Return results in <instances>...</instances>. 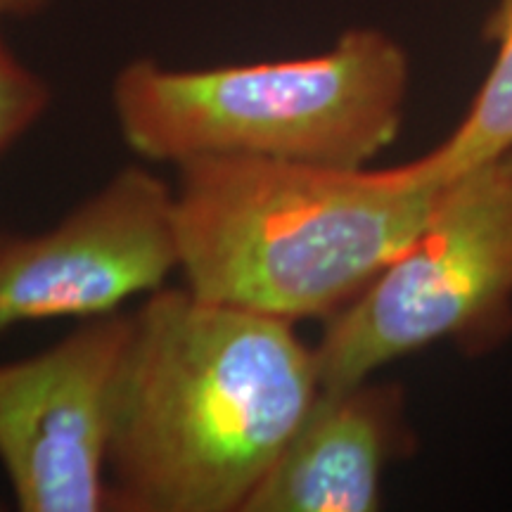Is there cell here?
Returning a JSON list of instances; mask_svg holds the SVG:
<instances>
[{"label": "cell", "mask_w": 512, "mask_h": 512, "mask_svg": "<svg viewBox=\"0 0 512 512\" xmlns=\"http://www.w3.org/2000/svg\"><path fill=\"white\" fill-rule=\"evenodd\" d=\"M318 394L292 320L152 292L114 387L107 510L245 512Z\"/></svg>", "instance_id": "6da1fadb"}, {"label": "cell", "mask_w": 512, "mask_h": 512, "mask_svg": "<svg viewBox=\"0 0 512 512\" xmlns=\"http://www.w3.org/2000/svg\"><path fill=\"white\" fill-rule=\"evenodd\" d=\"M176 169L185 287L292 323L356 299L453 185L425 157L392 169L204 157Z\"/></svg>", "instance_id": "7a4b0ae2"}, {"label": "cell", "mask_w": 512, "mask_h": 512, "mask_svg": "<svg viewBox=\"0 0 512 512\" xmlns=\"http://www.w3.org/2000/svg\"><path fill=\"white\" fill-rule=\"evenodd\" d=\"M411 67L380 29L292 60L174 69L133 60L112 83L126 145L150 162L252 157L368 166L401 131Z\"/></svg>", "instance_id": "3957f363"}, {"label": "cell", "mask_w": 512, "mask_h": 512, "mask_svg": "<svg viewBox=\"0 0 512 512\" xmlns=\"http://www.w3.org/2000/svg\"><path fill=\"white\" fill-rule=\"evenodd\" d=\"M512 181L496 162L451 185L418 238L356 299L332 313L316 349L323 392L370 380L439 339L508 323Z\"/></svg>", "instance_id": "277c9868"}, {"label": "cell", "mask_w": 512, "mask_h": 512, "mask_svg": "<svg viewBox=\"0 0 512 512\" xmlns=\"http://www.w3.org/2000/svg\"><path fill=\"white\" fill-rule=\"evenodd\" d=\"M181 268L176 190L126 166L38 235H0V332L29 320L100 318L162 290Z\"/></svg>", "instance_id": "5b68a950"}, {"label": "cell", "mask_w": 512, "mask_h": 512, "mask_svg": "<svg viewBox=\"0 0 512 512\" xmlns=\"http://www.w3.org/2000/svg\"><path fill=\"white\" fill-rule=\"evenodd\" d=\"M131 316L88 318L62 342L0 366V463L24 512L107 510L114 387Z\"/></svg>", "instance_id": "8992f818"}, {"label": "cell", "mask_w": 512, "mask_h": 512, "mask_svg": "<svg viewBox=\"0 0 512 512\" xmlns=\"http://www.w3.org/2000/svg\"><path fill=\"white\" fill-rule=\"evenodd\" d=\"M408 448L399 387L323 392L256 486L245 512H370L382 472Z\"/></svg>", "instance_id": "52a82bcc"}, {"label": "cell", "mask_w": 512, "mask_h": 512, "mask_svg": "<svg viewBox=\"0 0 512 512\" xmlns=\"http://www.w3.org/2000/svg\"><path fill=\"white\" fill-rule=\"evenodd\" d=\"M484 36L496 46V57L482 88L456 131L422 155L444 183H456L512 152V0H496Z\"/></svg>", "instance_id": "ba28073f"}, {"label": "cell", "mask_w": 512, "mask_h": 512, "mask_svg": "<svg viewBox=\"0 0 512 512\" xmlns=\"http://www.w3.org/2000/svg\"><path fill=\"white\" fill-rule=\"evenodd\" d=\"M48 105V83L19 60L0 36V155L43 117Z\"/></svg>", "instance_id": "9c48e42d"}, {"label": "cell", "mask_w": 512, "mask_h": 512, "mask_svg": "<svg viewBox=\"0 0 512 512\" xmlns=\"http://www.w3.org/2000/svg\"><path fill=\"white\" fill-rule=\"evenodd\" d=\"M50 0H0V22L10 17H29L41 12Z\"/></svg>", "instance_id": "30bf717a"}, {"label": "cell", "mask_w": 512, "mask_h": 512, "mask_svg": "<svg viewBox=\"0 0 512 512\" xmlns=\"http://www.w3.org/2000/svg\"><path fill=\"white\" fill-rule=\"evenodd\" d=\"M498 166H501V171H503V174L505 176H508L510 178V181H512V152H508V155H505L503 159H498V162H496Z\"/></svg>", "instance_id": "8fae6325"}]
</instances>
